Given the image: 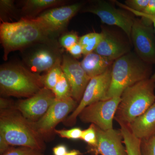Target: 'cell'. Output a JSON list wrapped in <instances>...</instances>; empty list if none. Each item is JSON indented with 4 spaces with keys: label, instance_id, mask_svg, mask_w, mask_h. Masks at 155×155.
I'll list each match as a JSON object with an SVG mask.
<instances>
[{
    "label": "cell",
    "instance_id": "6",
    "mask_svg": "<svg viewBox=\"0 0 155 155\" xmlns=\"http://www.w3.org/2000/svg\"><path fill=\"white\" fill-rule=\"evenodd\" d=\"M82 9V12L96 15L103 23L121 28L131 42V29L135 18L130 12L116 8L109 2L103 0L91 1Z\"/></svg>",
    "mask_w": 155,
    "mask_h": 155
},
{
    "label": "cell",
    "instance_id": "32",
    "mask_svg": "<svg viewBox=\"0 0 155 155\" xmlns=\"http://www.w3.org/2000/svg\"><path fill=\"white\" fill-rule=\"evenodd\" d=\"M67 51L71 56L76 59L80 58L83 55V48L79 42L73 45Z\"/></svg>",
    "mask_w": 155,
    "mask_h": 155
},
{
    "label": "cell",
    "instance_id": "12",
    "mask_svg": "<svg viewBox=\"0 0 155 155\" xmlns=\"http://www.w3.org/2000/svg\"><path fill=\"white\" fill-rule=\"evenodd\" d=\"M62 60L61 52L55 42L45 43L34 48L24 57L27 68L37 74L48 72Z\"/></svg>",
    "mask_w": 155,
    "mask_h": 155
},
{
    "label": "cell",
    "instance_id": "1",
    "mask_svg": "<svg viewBox=\"0 0 155 155\" xmlns=\"http://www.w3.org/2000/svg\"><path fill=\"white\" fill-rule=\"evenodd\" d=\"M152 65L130 51L116 59L112 66L111 79L107 93L102 101L121 97L124 91L152 76Z\"/></svg>",
    "mask_w": 155,
    "mask_h": 155
},
{
    "label": "cell",
    "instance_id": "11",
    "mask_svg": "<svg viewBox=\"0 0 155 155\" xmlns=\"http://www.w3.org/2000/svg\"><path fill=\"white\" fill-rule=\"evenodd\" d=\"M121 101V97L100 101L84 109L79 115L82 122L91 123L104 130L113 128V120Z\"/></svg>",
    "mask_w": 155,
    "mask_h": 155
},
{
    "label": "cell",
    "instance_id": "15",
    "mask_svg": "<svg viewBox=\"0 0 155 155\" xmlns=\"http://www.w3.org/2000/svg\"><path fill=\"white\" fill-rule=\"evenodd\" d=\"M102 38L94 52L111 61L116 59L130 52V42L116 31L102 27Z\"/></svg>",
    "mask_w": 155,
    "mask_h": 155
},
{
    "label": "cell",
    "instance_id": "13",
    "mask_svg": "<svg viewBox=\"0 0 155 155\" xmlns=\"http://www.w3.org/2000/svg\"><path fill=\"white\" fill-rule=\"evenodd\" d=\"M55 100L52 91L44 87L32 96L19 100L14 108L28 121L35 122L46 113Z\"/></svg>",
    "mask_w": 155,
    "mask_h": 155
},
{
    "label": "cell",
    "instance_id": "28",
    "mask_svg": "<svg viewBox=\"0 0 155 155\" xmlns=\"http://www.w3.org/2000/svg\"><path fill=\"white\" fill-rule=\"evenodd\" d=\"M79 38L75 32H70L63 35L60 38V45L68 51L69 49L78 42Z\"/></svg>",
    "mask_w": 155,
    "mask_h": 155
},
{
    "label": "cell",
    "instance_id": "35",
    "mask_svg": "<svg viewBox=\"0 0 155 155\" xmlns=\"http://www.w3.org/2000/svg\"><path fill=\"white\" fill-rule=\"evenodd\" d=\"M53 152L54 155H66L68 153L67 147L64 145H59L53 148Z\"/></svg>",
    "mask_w": 155,
    "mask_h": 155
},
{
    "label": "cell",
    "instance_id": "30",
    "mask_svg": "<svg viewBox=\"0 0 155 155\" xmlns=\"http://www.w3.org/2000/svg\"><path fill=\"white\" fill-rule=\"evenodd\" d=\"M150 0H127L125 1L126 7L137 12H143L147 6Z\"/></svg>",
    "mask_w": 155,
    "mask_h": 155
},
{
    "label": "cell",
    "instance_id": "20",
    "mask_svg": "<svg viewBox=\"0 0 155 155\" xmlns=\"http://www.w3.org/2000/svg\"><path fill=\"white\" fill-rule=\"evenodd\" d=\"M120 125L121 133L123 137V142L125 145L127 155H141L140 150L141 140L132 133L127 124L118 122Z\"/></svg>",
    "mask_w": 155,
    "mask_h": 155
},
{
    "label": "cell",
    "instance_id": "3",
    "mask_svg": "<svg viewBox=\"0 0 155 155\" xmlns=\"http://www.w3.org/2000/svg\"><path fill=\"white\" fill-rule=\"evenodd\" d=\"M0 134L12 146L28 147L43 152L45 140L34 127L15 108L1 110Z\"/></svg>",
    "mask_w": 155,
    "mask_h": 155
},
{
    "label": "cell",
    "instance_id": "26",
    "mask_svg": "<svg viewBox=\"0 0 155 155\" xmlns=\"http://www.w3.org/2000/svg\"><path fill=\"white\" fill-rule=\"evenodd\" d=\"M141 155H155V133L141 140Z\"/></svg>",
    "mask_w": 155,
    "mask_h": 155
},
{
    "label": "cell",
    "instance_id": "24",
    "mask_svg": "<svg viewBox=\"0 0 155 155\" xmlns=\"http://www.w3.org/2000/svg\"><path fill=\"white\" fill-rule=\"evenodd\" d=\"M62 61L58 62L48 72L42 75L45 87L52 90L61 78L63 71L61 67Z\"/></svg>",
    "mask_w": 155,
    "mask_h": 155
},
{
    "label": "cell",
    "instance_id": "14",
    "mask_svg": "<svg viewBox=\"0 0 155 155\" xmlns=\"http://www.w3.org/2000/svg\"><path fill=\"white\" fill-rule=\"evenodd\" d=\"M61 67L70 83L72 97L80 102L91 78L84 70L80 62L69 55L62 56Z\"/></svg>",
    "mask_w": 155,
    "mask_h": 155
},
{
    "label": "cell",
    "instance_id": "18",
    "mask_svg": "<svg viewBox=\"0 0 155 155\" xmlns=\"http://www.w3.org/2000/svg\"><path fill=\"white\" fill-rule=\"evenodd\" d=\"M64 0H26L23 2L21 11V18L32 19L46 10L65 5Z\"/></svg>",
    "mask_w": 155,
    "mask_h": 155
},
{
    "label": "cell",
    "instance_id": "34",
    "mask_svg": "<svg viewBox=\"0 0 155 155\" xmlns=\"http://www.w3.org/2000/svg\"><path fill=\"white\" fill-rule=\"evenodd\" d=\"M10 145L8 143L2 134H0V153L1 155L6 153L10 149Z\"/></svg>",
    "mask_w": 155,
    "mask_h": 155
},
{
    "label": "cell",
    "instance_id": "7",
    "mask_svg": "<svg viewBox=\"0 0 155 155\" xmlns=\"http://www.w3.org/2000/svg\"><path fill=\"white\" fill-rule=\"evenodd\" d=\"M130 40L139 58L147 64L155 65V32L149 19L144 17L135 18Z\"/></svg>",
    "mask_w": 155,
    "mask_h": 155
},
{
    "label": "cell",
    "instance_id": "22",
    "mask_svg": "<svg viewBox=\"0 0 155 155\" xmlns=\"http://www.w3.org/2000/svg\"><path fill=\"white\" fill-rule=\"evenodd\" d=\"M19 14L21 17V12H19L16 8L14 1H0V19L1 23L10 22L9 21L12 20V19L17 18Z\"/></svg>",
    "mask_w": 155,
    "mask_h": 155
},
{
    "label": "cell",
    "instance_id": "2",
    "mask_svg": "<svg viewBox=\"0 0 155 155\" xmlns=\"http://www.w3.org/2000/svg\"><path fill=\"white\" fill-rule=\"evenodd\" d=\"M31 19L21 18L15 22H2L1 43L4 48L3 59L7 61L10 53L39 43L54 42Z\"/></svg>",
    "mask_w": 155,
    "mask_h": 155
},
{
    "label": "cell",
    "instance_id": "4",
    "mask_svg": "<svg viewBox=\"0 0 155 155\" xmlns=\"http://www.w3.org/2000/svg\"><path fill=\"white\" fill-rule=\"evenodd\" d=\"M155 72L149 78L127 87L121 97L115 116L117 122L129 124L155 101Z\"/></svg>",
    "mask_w": 155,
    "mask_h": 155
},
{
    "label": "cell",
    "instance_id": "16",
    "mask_svg": "<svg viewBox=\"0 0 155 155\" xmlns=\"http://www.w3.org/2000/svg\"><path fill=\"white\" fill-rule=\"evenodd\" d=\"M95 128L97 144L95 147H91L90 152L94 155H127L122 144L123 137L120 130L113 128L104 130L96 125Z\"/></svg>",
    "mask_w": 155,
    "mask_h": 155
},
{
    "label": "cell",
    "instance_id": "29",
    "mask_svg": "<svg viewBox=\"0 0 155 155\" xmlns=\"http://www.w3.org/2000/svg\"><path fill=\"white\" fill-rule=\"evenodd\" d=\"M55 133L59 134L63 138L76 140L81 138L82 130L78 127H75L69 130H66V129L56 130L55 129Z\"/></svg>",
    "mask_w": 155,
    "mask_h": 155
},
{
    "label": "cell",
    "instance_id": "17",
    "mask_svg": "<svg viewBox=\"0 0 155 155\" xmlns=\"http://www.w3.org/2000/svg\"><path fill=\"white\" fill-rule=\"evenodd\" d=\"M127 125L133 134L140 140L155 133V101L144 114Z\"/></svg>",
    "mask_w": 155,
    "mask_h": 155
},
{
    "label": "cell",
    "instance_id": "36",
    "mask_svg": "<svg viewBox=\"0 0 155 155\" xmlns=\"http://www.w3.org/2000/svg\"><path fill=\"white\" fill-rule=\"evenodd\" d=\"M0 108L1 110L14 108V106H12V102L10 100L1 97L0 99Z\"/></svg>",
    "mask_w": 155,
    "mask_h": 155
},
{
    "label": "cell",
    "instance_id": "9",
    "mask_svg": "<svg viewBox=\"0 0 155 155\" xmlns=\"http://www.w3.org/2000/svg\"><path fill=\"white\" fill-rule=\"evenodd\" d=\"M78 103L72 97L65 99H55L46 113L38 121L32 122L45 140H50L52 137L55 134L56 126L75 110Z\"/></svg>",
    "mask_w": 155,
    "mask_h": 155
},
{
    "label": "cell",
    "instance_id": "31",
    "mask_svg": "<svg viewBox=\"0 0 155 155\" xmlns=\"http://www.w3.org/2000/svg\"><path fill=\"white\" fill-rule=\"evenodd\" d=\"M116 3L117 4V5H118V6L120 7L121 8L124 9V10L129 11V12L132 13L134 15H136V16H138V17H146V18L149 19L153 23L155 32V17L147 15L146 14H143V13H142V12H137V11H133V10H131V9H129V8L126 7L125 5H123V4L119 2H117Z\"/></svg>",
    "mask_w": 155,
    "mask_h": 155
},
{
    "label": "cell",
    "instance_id": "33",
    "mask_svg": "<svg viewBox=\"0 0 155 155\" xmlns=\"http://www.w3.org/2000/svg\"><path fill=\"white\" fill-rule=\"evenodd\" d=\"M142 13L149 16L155 17V0H150L147 6Z\"/></svg>",
    "mask_w": 155,
    "mask_h": 155
},
{
    "label": "cell",
    "instance_id": "27",
    "mask_svg": "<svg viewBox=\"0 0 155 155\" xmlns=\"http://www.w3.org/2000/svg\"><path fill=\"white\" fill-rule=\"evenodd\" d=\"M81 139L82 140L91 147H95L97 144V135L95 125L91 124L90 127L82 130Z\"/></svg>",
    "mask_w": 155,
    "mask_h": 155
},
{
    "label": "cell",
    "instance_id": "23",
    "mask_svg": "<svg viewBox=\"0 0 155 155\" xmlns=\"http://www.w3.org/2000/svg\"><path fill=\"white\" fill-rule=\"evenodd\" d=\"M57 100L65 99L72 97L71 86L64 72L52 90Z\"/></svg>",
    "mask_w": 155,
    "mask_h": 155
},
{
    "label": "cell",
    "instance_id": "25",
    "mask_svg": "<svg viewBox=\"0 0 155 155\" xmlns=\"http://www.w3.org/2000/svg\"><path fill=\"white\" fill-rule=\"evenodd\" d=\"M2 155H45L43 152L28 147H11Z\"/></svg>",
    "mask_w": 155,
    "mask_h": 155
},
{
    "label": "cell",
    "instance_id": "19",
    "mask_svg": "<svg viewBox=\"0 0 155 155\" xmlns=\"http://www.w3.org/2000/svg\"><path fill=\"white\" fill-rule=\"evenodd\" d=\"M114 62L93 52L84 56L80 63L87 74L91 78L105 72L112 67Z\"/></svg>",
    "mask_w": 155,
    "mask_h": 155
},
{
    "label": "cell",
    "instance_id": "37",
    "mask_svg": "<svg viewBox=\"0 0 155 155\" xmlns=\"http://www.w3.org/2000/svg\"><path fill=\"white\" fill-rule=\"evenodd\" d=\"M82 153L78 150H73L68 152L66 155H81Z\"/></svg>",
    "mask_w": 155,
    "mask_h": 155
},
{
    "label": "cell",
    "instance_id": "10",
    "mask_svg": "<svg viewBox=\"0 0 155 155\" xmlns=\"http://www.w3.org/2000/svg\"><path fill=\"white\" fill-rule=\"evenodd\" d=\"M111 70L112 67L103 74L90 79L77 107L63 121L64 125L67 126H73L76 123L77 117L84 108L104 98L110 84Z\"/></svg>",
    "mask_w": 155,
    "mask_h": 155
},
{
    "label": "cell",
    "instance_id": "21",
    "mask_svg": "<svg viewBox=\"0 0 155 155\" xmlns=\"http://www.w3.org/2000/svg\"><path fill=\"white\" fill-rule=\"evenodd\" d=\"M102 38L101 33L91 32L79 38L78 42L83 48V55L94 51Z\"/></svg>",
    "mask_w": 155,
    "mask_h": 155
},
{
    "label": "cell",
    "instance_id": "8",
    "mask_svg": "<svg viewBox=\"0 0 155 155\" xmlns=\"http://www.w3.org/2000/svg\"><path fill=\"white\" fill-rule=\"evenodd\" d=\"M83 2L56 7L41 13L32 19L50 37L61 33L67 28L70 20L81 10Z\"/></svg>",
    "mask_w": 155,
    "mask_h": 155
},
{
    "label": "cell",
    "instance_id": "5",
    "mask_svg": "<svg viewBox=\"0 0 155 155\" xmlns=\"http://www.w3.org/2000/svg\"><path fill=\"white\" fill-rule=\"evenodd\" d=\"M42 75L20 64H3L0 68V93L4 97L29 98L44 87Z\"/></svg>",
    "mask_w": 155,
    "mask_h": 155
}]
</instances>
